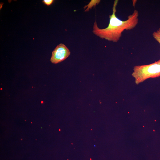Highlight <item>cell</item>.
I'll return each instance as SVG.
<instances>
[{
    "mask_svg": "<svg viewBox=\"0 0 160 160\" xmlns=\"http://www.w3.org/2000/svg\"><path fill=\"white\" fill-rule=\"evenodd\" d=\"M70 53L69 50L66 46L60 43L52 51L50 61L55 64L59 63L66 59Z\"/></svg>",
    "mask_w": 160,
    "mask_h": 160,
    "instance_id": "3957f363",
    "label": "cell"
},
{
    "mask_svg": "<svg viewBox=\"0 0 160 160\" xmlns=\"http://www.w3.org/2000/svg\"><path fill=\"white\" fill-rule=\"evenodd\" d=\"M4 4L3 3H0V9H1V8H2V5Z\"/></svg>",
    "mask_w": 160,
    "mask_h": 160,
    "instance_id": "52a82bcc",
    "label": "cell"
},
{
    "mask_svg": "<svg viewBox=\"0 0 160 160\" xmlns=\"http://www.w3.org/2000/svg\"><path fill=\"white\" fill-rule=\"evenodd\" d=\"M54 1L53 0H43L42 2L46 5L49 6L51 5Z\"/></svg>",
    "mask_w": 160,
    "mask_h": 160,
    "instance_id": "8992f818",
    "label": "cell"
},
{
    "mask_svg": "<svg viewBox=\"0 0 160 160\" xmlns=\"http://www.w3.org/2000/svg\"><path fill=\"white\" fill-rule=\"evenodd\" d=\"M152 35L154 39L160 44V28L156 31L154 32L152 34Z\"/></svg>",
    "mask_w": 160,
    "mask_h": 160,
    "instance_id": "5b68a950",
    "label": "cell"
},
{
    "mask_svg": "<svg viewBox=\"0 0 160 160\" xmlns=\"http://www.w3.org/2000/svg\"><path fill=\"white\" fill-rule=\"evenodd\" d=\"M100 1V0H91L87 5L84 7V9H85L87 7L85 10V11L87 12L89 11V9H91L94 6L95 7L96 4H99Z\"/></svg>",
    "mask_w": 160,
    "mask_h": 160,
    "instance_id": "277c9868",
    "label": "cell"
},
{
    "mask_svg": "<svg viewBox=\"0 0 160 160\" xmlns=\"http://www.w3.org/2000/svg\"><path fill=\"white\" fill-rule=\"evenodd\" d=\"M132 76L137 84L149 78L160 76V59L151 64L134 67Z\"/></svg>",
    "mask_w": 160,
    "mask_h": 160,
    "instance_id": "7a4b0ae2",
    "label": "cell"
},
{
    "mask_svg": "<svg viewBox=\"0 0 160 160\" xmlns=\"http://www.w3.org/2000/svg\"><path fill=\"white\" fill-rule=\"evenodd\" d=\"M118 2V0H115L114 2L112 14L109 15L110 20L108 26L105 28L100 29L98 27L95 21L93 28L92 32L94 34L102 39L113 42H117L119 40L124 30H130L135 28L138 21L139 13L136 9L128 16L126 20H122L117 18L116 13Z\"/></svg>",
    "mask_w": 160,
    "mask_h": 160,
    "instance_id": "6da1fadb",
    "label": "cell"
}]
</instances>
